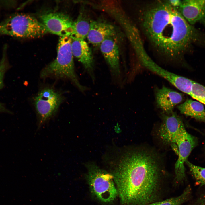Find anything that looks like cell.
I'll use <instances>...</instances> for the list:
<instances>
[{
	"mask_svg": "<svg viewBox=\"0 0 205 205\" xmlns=\"http://www.w3.org/2000/svg\"><path fill=\"white\" fill-rule=\"evenodd\" d=\"M142 30L158 52L170 60L179 59L192 43L200 39L198 30L167 1L146 5L139 15Z\"/></svg>",
	"mask_w": 205,
	"mask_h": 205,
	"instance_id": "cell-1",
	"label": "cell"
},
{
	"mask_svg": "<svg viewBox=\"0 0 205 205\" xmlns=\"http://www.w3.org/2000/svg\"><path fill=\"white\" fill-rule=\"evenodd\" d=\"M157 153L139 147L126 153L113 173L118 194L124 205H148L157 201L162 169Z\"/></svg>",
	"mask_w": 205,
	"mask_h": 205,
	"instance_id": "cell-2",
	"label": "cell"
},
{
	"mask_svg": "<svg viewBox=\"0 0 205 205\" xmlns=\"http://www.w3.org/2000/svg\"><path fill=\"white\" fill-rule=\"evenodd\" d=\"M72 41V38L69 36L60 37L56 58L42 70L40 76L43 78L53 76L68 78L83 92L87 88L80 83L75 72L71 48Z\"/></svg>",
	"mask_w": 205,
	"mask_h": 205,
	"instance_id": "cell-3",
	"label": "cell"
},
{
	"mask_svg": "<svg viewBox=\"0 0 205 205\" xmlns=\"http://www.w3.org/2000/svg\"><path fill=\"white\" fill-rule=\"evenodd\" d=\"M48 32L40 21L27 14H14L0 22V34L34 38L40 37Z\"/></svg>",
	"mask_w": 205,
	"mask_h": 205,
	"instance_id": "cell-4",
	"label": "cell"
},
{
	"mask_svg": "<svg viewBox=\"0 0 205 205\" xmlns=\"http://www.w3.org/2000/svg\"><path fill=\"white\" fill-rule=\"evenodd\" d=\"M87 178L92 193L96 198L104 203H109L118 194L113 175L93 164L87 166Z\"/></svg>",
	"mask_w": 205,
	"mask_h": 205,
	"instance_id": "cell-5",
	"label": "cell"
},
{
	"mask_svg": "<svg viewBox=\"0 0 205 205\" xmlns=\"http://www.w3.org/2000/svg\"><path fill=\"white\" fill-rule=\"evenodd\" d=\"M63 100L62 94L52 89L42 90L34 99L38 117V128L42 126L56 112Z\"/></svg>",
	"mask_w": 205,
	"mask_h": 205,
	"instance_id": "cell-6",
	"label": "cell"
},
{
	"mask_svg": "<svg viewBox=\"0 0 205 205\" xmlns=\"http://www.w3.org/2000/svg\"><path fill=\"white\" fill-rule=\"evenodd\" d=\"M40 22L48 32L60 37L71 36L73 31V21L68 14L60 12H48L39 16Z\"/></svg>",
	"mask_w": 205,
	"mask_h": 205,
	"instance_id": "cell-7",
	"label": "cell"
},
{
	"mask_svg": "<svg viewBox=\"0 0 205 205\" xmlns=\"http://www.w3.org/2000/svg\"><path fill=\"white\" fill-rule=\"evenodd\" d=\"M162 122L158 133L162 141L166 144H175L187 131L182 119L177 114L173 112L162 115Z\"/></svg>",
	"mask_w": 205,
	"mask_h": 205,
	"instance_id": "cell-8",
	"label": "cell"
},
{
	"mask_svg": "<svg viewBox=\"0 0 205 205\" xmlns=\"http://www.w3.org/2000/svg\"><path fill=\"white\" fill-rule=\"evenodd\" d=\"M140 63L142 66L164 78L179 90L191 95L194 82L193 81L162 68L149 57L142 60Z\"/></svg>",
	"mask_w": 205,
	"mask_h": 205,
	"instance_id": "cell-9",
	"label": "cell"
},
{
	"mask_svg": "<svg viewBox=\"0 0 205 205\" xmlns=\"http://www.w3.org/2000/svg\"><path fill=\"white\" fill-rule=\"evenodd\" d=\"M197 144L196 138L186 131L175 144L172 145L176 146L178 150V158L175 167V178L177 181L184 179L185 177L184 163Z\"/></svg>",
	"mask_w": 205,
	"mask_h": 205,
	"instance_id": "cell-10",
	"label": "cell"
},
{
	"mask_svg": "<svg viewBox=\"0 0 205 205\" xmlns=\"http://www.w3.org/2000/svg\"><path fill=\"white\" fill-rule=\"evenodd\" d=\"M177 9L190 25L198 22L205 25V0L181 1Z\"/></svg>",
	"mask_w": 205,
	"mask_h": 205,
	"instance_id": "cell-11",
	"label": "cell"
},
{
	"mask_svg": "<svg viewBox=\"0 0 205 205\" xmlns=\"http://www.w3.org/2000/svg\"><path fill=\"white\" fill-rule=\"evenodd\" d=\"M155 98L157 107L167 114L173 112L175 107L183 99L182 94L164 86L155 89Z\"/></svg>",
	"mask_w": 205,
	"mask_h": 205,
	"instance_id": "cell-12",
	"label": "cell"
},
{
	"mask_svg": "<svg viewBox=\"0 0 205 205\" xmlns=\"http://www.w3.org/2000/svg\"><path fill=\"white\" fill-rule=\"evenodd\" d=\"M117 33L114 25L101 20H92L87 36L88 42L95 47L99 46L106 38L114 37Z\"/></svg>",
	"mask_w": 205,
	"mask_h": 205,
	"instance_id": "cell-13",
	"label": "cell"
},
{
	"mask_svg": "<svg viewBox=\"0 0 205 205\" xmlns=\"http://www.w3.org/2000/svg\"><path fill=\"white\" fill-rule=\"evenodd\" d=\"M99 47L112 74L114 76L119 77L120 73L119 51L114 37L106 38L101 44Z\"/></svg>",
	"mask_w": 205,
	"mask_h": 205,
	"instance_id": "cell-14",
	"label": "cell"
},
{
	"mask_svg": "<svg viewBox=\"0 0 205 205\" xmlns=\"http://www.w3.org/2000/svg\"><path fill=\"white\" fill-rule=\"evenodd\" d=\"M71 48L73 56L82 64L94 79V60L91 50L88 44L84 40L72 39Z\"/></svg>",
	"mask_w": 205,
	"mask_h": 205,
	"instance_id": "cell-15",
	"label": "cell"
},
{
	"mask_svg": "<svg viewBox=\"0 0 205 205\" xmlns=\"http://www.w3.org/2000/svg\"><path fill=\"white\" fill-rule=\"evenodd\" d=\"M91 21L86 10L84 7L82 8L77 18L73 22L70 36L72 39L84 40L87 38Z\"/></svg>",
	"mask_w": 205,
	"mask_h": 205,
	"instance_id": "cell-16",
	"label": "cell"
},
{
	"mask_svg": "<svg viewBox=\"0 0 205 205\" xmlns=\"http://www.w3.org/2000/svg\"><path fill=\"white\" fill-rule=\"evenodd\" d=\"M177 108L181 113L205 122V109L200 102L188 99Z\"/></svg>",
	"mask_w": 205,
	"mask_h": 205,
	"instance_id": "cell-17",
	"label": "cell"
},
{
	"mask_svg": "<svg viewBox=\"0 0 205 205\" xmlns=\"http://www.w3.org/2000/svg\"><path fill=\"white\" fill-rule=\"evenodd\" d=\"M191 191L189 186H187L180 196L162 201H156L148 205H181L189 198Z\"/></svg>",
	"mask_w": 205,
	"mask_h": 205,
	"instance_id": "cell-18",
	"label": "cell"
},
{
	"mask_svg": "<svg viewBox=\"0 0 205 205\" xmlns=\"http://www.w3.org/2000/svg\"><path fill=\"white\" fill-rule=\"evenodd\" d=\"M185 163L197 183L200 186L205 185V168L194 165L188 160Z\"/></svg>",
	"mask_w": 205,
	"mask_h": 205,
	"instance_id": "cell-19",
	"label": "cell"
},
{
	"mask_svg": "<svg viewBox=\"0 0 205 205\" xmlns=\"http://www.w3.org/2000/svg\"><path fill=\"white\" fill-rule=\"evenodd\" d=\"M190 96L205 105V86L194 81Z\"/></svg>",
	"mask_w": 205,
	"mask_h": 205,
	"instance_id": "cell-20",
	"label": "cell"
},
{
	"mask_svg": "<svg viewBox=\"0 0 205 205\" xmlns=\"http://www.w3.org/2000/svg\"><path fill=\"white\" fill-rule=\"evenodd\" d=\"M7 48V46L5 45L3 48L2 56L0 62V89L3 86L4 77L8 66L6 55ZM3 106L0 103V111H3Z\"/></svg>",
	"mask_w": 205,
	"mask_h": 205,
	"instance_id": "cell-21",
	"label": "cell"
},
{
	"mask_svg": "<svg viewBox=\"0 0 205 205\" xmlns=\"http://www.w3.org/2000/svg\"><path fill=\"white\" fill-rule=\"evenodd\" d=\"M168 3L172 6L177 9L181 4V1L179 0H167Z\"/></svg>",
	"mask_w": 205,
	"mask_h": 205,
	"instance_id": "cell-22",
	"label": "cell"
},
{
	"mask_svg": "<svg viewBox=\"0 0 205 205\" xmlns=\"http://www.w3.org/2000/svg\"><path fill=\"white\" fill-rule=\"evenodd\" d=\"M197 205H205V198L200 200Z\"/></svg>",
	"mask_w": 205,
	"mask_h": 205,
	"instance_id": "cell-23",
	"label": "cell"
}]
</instances>
